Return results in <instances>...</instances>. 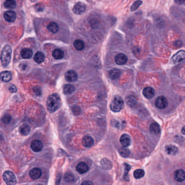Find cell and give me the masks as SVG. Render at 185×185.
Masks as SVG:
<instances>
[{
    "mask_svg": "<svg viewBox=\"0 0 185 185\" xmlns=\"http://www.w3.org/2000/svg\"><path fill=\"white\" fill-rule=\"evenodd\" d=\"M61 101L59 94H50L47 100V110L50 113H53L58 110L61 107Z\"/></svg>",
    "mask_w": 185,
    "mask_h": 185,
    "instance_id": "obj_1",
    "label": "cell"
},
{
    "mask_svg": "<svg viewBox=\"0 0 185 185\" xmlns=\"http://www.w3.org/2000/svg\"><path fill=\"white\" fill-rule=\"evenodd\" d=\"M12 48L10 45H6L3 47L1 52V60L3 67H7L10 64L12 57Z\"/></svg>",
    "mask_w": 185,
    "mask_h": 185,
    "instance_id": "obj_2",
    "label": "cell"
},
{
    "mask_svg": "<svg viewBox=\"0 0 185 185\" xmlns=\"http://www.w3.org/2000/svg\"><path fill=\"white\" fill-rule=\"evenodd\" d=\"M123 106L124 101L123 100L122 98L121 97L119 96H116L114 97L111 103L110 108L113 112L117 113L122 109Z\"/></svg>",
    "mask_w": 185,
    "mask_h": 185,
    "instance_id": "obj_3",
    "label": "cell"
},
{
    "mask_svg": "<svg viewBox=\"0 0 185 185\" xmlns=\"http://www.w3.org/2000/svg\"><path fill=\"white\" fill-rule=\"evenodd\" d=\"M3 178L7 185H15L16 184L15 176L11 171L7 170L4 173Z\"/></svg>",
    "mask_w": 185,
    "mask_h": 185,
    "instance_id": "obj_4",
    "label": "cell"
},
{
    "mask_svg": "<svg viewBox=\"0 0 185 185\" xmlns=\"http://www.w3.org/2000/svg\"><path fill=\"white\" fill-rule=\"evenodd\" d=\"M168 105V102L166 98L163 96H161L156 98L155 100V105L156 107L160 109H165Z\"/></svg>",
    "mask_w": 185,
    "mask_h": 185,
    "instance_id": "obj_5",
    "label": "cell"
},
{
    "mask_svg": "<svg viewBox=\"0 0 185 185\" xmlns=\"http://www.w3.org/2000/svg\"><path fill=\"white\" fill-rule=\"evenodd\" d=\"M86 6L82 2L76 3L73 9V12L76 15H81L84 13L86 10Z\"/></svg>",
    "mask_w": 185,
    "mask_h": 185,
    "instance_id": "obj_6",
    "label": "cell"
},
{
    "mask_svg": "<svg viewBox=\"0 0 185 185\" xmlns=\"http://www.w3.org/2000/svg\"><path fill=\"white\" fill-rule=\"evenodd\" d=\"M185 59V51L181 50L173 56L171 61L173 64L179 63Z\"/></svg>",
    "mask_w": 185,
    "mask_h": 185,
    "instance_id": "obj_7",
    "label": "cell"
},
{
    "mask_svg": "<svg viewBox=\"0 0 185 185\" xmlns=\"http://www.w3.org/2000/svg\"><path fill=\"white\" fill-rule=\"evenodd\" d=\"M121 144L124 147H128L132 144V139L129 135L127 134H123L119 139Z\"/></svg>",
    "mask_w": 185,
    "mask_h": 185,
    "instance_id": "obj_8",
    "label": "cell"
},
{
    "mask_svg": "<svg viewBox=\"0 0 185 185\" xmlns=\"http://www.w3.org/2000/svg\"><path fill=\"white\" fill-rule=\"evenodd\" d=\"M174 178L176 181L183 182L185 180V171L182 170H178L174 173Z\"/></svg>",
    "mask_w": 185,
    "mask_h": 185,
    "instance_id": "obj_9",
    "label": "cell"
},
{
    "mask_svg": "<svg viewBox=\"0 0 185 185\" xmlns=\"http://www.w3.org/2000/svg\"><path fill=\"white\" fill-rule=\"evenodd\" d=\"M65 79L68 82H75L78 79V75L77 73L73 70H69L65 73Z\"/></svg>",
    "mask_w": 185,
    "mask_h": 185,
    "instance_id": "obj_10",
    "label": "cell"
},
{
    "mask_svg": "<svg viewBox=\"0 0 185 185\" xmlns=\"http://www.w3.org/2000/svg\"><path fill=\"white\" fill-rule=\"evenodd\" d=\"M128 58L124 54L119 53L117 54L115 58V61L117 64L119 65H124L127 62Z\"/></svg>",
    "mask_w": 185,
    "mask_h": 185,
    "instance_id": "obj_11",
    "label": "cell"
},
{
    "mask_svg": "<svg viewBox=\"0 0 185 185\" xmlns=\"http://www.w3.org/2000/svg\"><path fill=\"white\" fill-rule=\"evenodd\" d=\"M16 18V15L15 12L13 10L7 11L4 14V18L8 22H14Z\"/></svg>",
    "mask_w": 185,
    "mask_h": 185,
    "instance_id": "obj_12",
    "label": "cell"
},
{
    "mask_svg": "<svg viewBox=\"0 0 185 185\" xmlns=\"http://www.w3.org/2000/svg\"><path fill=\"white\" fill-rule=\"evenodd\" d=\"M83 145L86 148H90L94 144V140L90 136H85L82 140Z\"/></svg>",
    "mask_w": 185,
    "mask_h": 185,
    "instance_id": "obj_13",
    "label": "cell"
},
{
    "mask_svg": "<svg viewBox=\"0 0 185 185\" xmlns=\"http://www.w3.org/2000/svg\"><path fill=\"white\" fill-rule=\"evenodd\" d=\"M42 175L41 170L38 168H34L29 172V176L31 178L34 180L39 179Z\"/></svg>",
    "mask_w": 185,
    "mask_h": 185,
    "instance_id": "obj_14",
    "label": "cell"
},
{
    "mask_svg": "<svg viewBox=\"0 0 185 185\" xmlns=\"http://www.w3.org/2000/svg\"><path fill=\"white\" fill-rule=\"evenodd\" d=\"M31 149L35 152H39L42 149L43 144L41 141L39 140H35L31 142Z\"/></svg>",
    "mask_w": 185,
    "mask_h": 185,
    "instance_id": "obj_15",
    "label": "cell"
},
{
    "mask_svg": "<svg viewBox=\"0 0 185 185\" xmlns=\"http://www.w3.org/2000/svg\"><path fill=\"white\" fill-rule=\"evenodd\" d=\"M20 54L23 59H30L33 56V51L30 48H24L21 50Z\"/></svg>",
    "mask_w": 185,
    "mask_h": 185,
    "instance_id": "obj_16",
    "label": "cell"
},
{
    "mask_svg": "<svg viewBox=\"0 0 185 185\" xmlns=\"http://www.w3.org/2000/svg\"><path fill=\"white\" fill-rule=\"evenodd\" d=\"M155 94V93L154 88L151 87H147V88H144L143 91V94L144 95L145 97L147 98L148 99H150L153 97Z\"/></svg>",
    "mask_w": 185,
    "mask_h": 185,
    "instance_id": "obj_17",
    "label": "cell"
},
{
    "mask_svg": "<svg viewBox=\"0 0 185 185\" xmlns=\"http://www.w3.org/2000/svg\"><path fill=\"white\" fill-rule=\"evenodd\" d=\"M1 78L4 82H9L12 78V73L10 71H5L1 73Z\"/></svg>",
    "mask_w": 185,
    "mask_h": 185,
    "instance_id": "obj_18",
    "label": "cell"
},
{
    "mask_svg": "<svg viewBox=\"0 0 185 185\" xmlns=\"http://www.w3.org/2000/svg\"><path fill=\"white\" fill-rule=\"evenodd\" d=\"M76 170L79 173L84 174L88 172V167L86 163L82 162L78 163V165L77 166Z\"/></svg>",
    "mask_w": 185,
    "mask_h": 185,
    "instance_id": "obj_19",
    "label": "cell"
},
{
    "mask_svg": "<svg viewBox=\"0 0 185 185\" xmlns=\"http://www.w3.org/2000/svg\"><path fill=\"white\" fill-rule=\"evenodd\" d=\"M160 126L157 123L154 122L151 123L149 127V131L152 134L157 135L160 132Z\"/></svg>",
    "mask_w": 185,
    "mask_h": 185,
    "instance_id": "obj_20",
    "label": "cell"
},
{
    "mask_svg": "<svg viewBox=\"0 0 185 185\" xmlns=\"http://www.w3.org/2000/svg\"><path fill=\"white\" fill-rule=\"evenodd\" d=\"M31 132L30 126L27 124H23L19 128L20 133L23 136H27L29 135Z\"/></svg>",
    "mask_w": 185,
    "mask_h": 185,
    "instance_id": "obj_21",
    "label": "cell"
},
{
    "mask_svg": "<svg viewBox=\"0 0 185 185\" xmlns=\"http://www.w3.org/2000/svg\"><path fill=\"white\" fill-rule=\"evenodd\" d=\"M121 75V71L118 69H113L109 72V77L113 80H116L119 78Z\"/></svg>",
    "mask_w": 185,
    "mask_h": 185,
    "instance_id": "obj_22",
    "label": "cell"
},
{
    "mask_svg": "<svg viewBox=\"0 0 185 185\" xmlns=\"http://www.w3.org/2000/svg\"><path fill=\"white\" fill-rule=\"evenodd\" d=\"M165 149L167 153L169 155H175L178 151V148L174 145H167L166 146Z\"/></svg>",
    "mask_w": 185,
    "mask_h": 185,
    "instance_id": "obj_23",
    "label": "cell"
},
{
    "mask_svg": "<svg viewBox=\"0 0 185 185\" xmlns=\"http://www.w3.org/2000/svg\"><path fill=\"white\" fill-rule=\"evenodd\" d=\"M75 86L72 84H65L63 88V91H64V94H70L73 93L75 91Z\"/></svg>",
    "mask_w": 185,
    "mask_h": 185,
    "instance_id": "obj_24",
    "label": "cell"
},
{
    "mask_svg": "<svg viewBox=\"0 0 185 185\" xmlns=\"http://www.w3.org/2000/svg\"><path fill=\"white\" fill-rule=\"evenodd\" d=\"M101 165L104 169L106 170H109L111 169L113 167V164L110 160L107 159L106 158L102 159L101 161Z\"/></svg>",
    "mask_w": 185,
    "mask_h": 185,
    "instance_id": "obj_25",
    "label": "cell"
},
{
    "mask_svg": "<svg viewBox=\"0 0 185 185\" xmlns=\"http://www.w3.org/2000/svg\"><path fill=\"white\" fill-rule=\"evenodd\" d=\"M34 60L38 64L42 63L45 60V56L44 53H42L41 52L38 51L35 54Z\"/></svg>",
    "mask_w": 185,
    "mask_h": 185,
    "instance_id": "obj_26",
    "label": "cell"
},
{
    "mask_svg": "<svg viewBox=\"0 0 185 185\" xmlns=\"http://www.w3.org/2000/svg\"><path fill=\"white\" fill-rule=\"evenodd\" d=\"M52 56L56 59H61L64 56V53L63 50L60 49H56L52 52Z\"/></svg>",
    "mask_w": 185,
    "mask_h": 185,
    "instance_id": "obj_27",
    "label": "cell"
},
{
    "mask_svg": "<svg viewBox=\"0 0 185 185\" xmlns=\"http://www.w3.org/2000/svg\"><path fill=\"white\" fill-rule=\"evenodd\" d=\"M47 29L52 33H56L59 31V26L55 22H50L47 26Z\"/></svg>",
    "mask_w": 185,
    "mask_h": 185,
    "instance_id": "obj_28",
    "label": "cell"
},
{
    "mask_svg": "<svg viewBox=\"0 0 185 185\" xmlns=\"http://www.w3.org/2000/svg\"><path fill=\"white\" fill-rule=\"evenodd\" d=\"M74 46L75 49L78 50H82L85 47V44L81 40H77L74 42Z\"/></svg>",
    "mask_w": 185,
    "mask_h": 185,
    "instance_id": "obj_29",
    "label": "cell"
},
{
    "mask_svg": "<svg viewBox=\"0 0 185 185\" xmlns=\"http://www.w3.org/2000/svg\"><path fill=\"white\" fill-rule=\"evenodd\" d=\"M4 6L7 9H14L16 6V3L13 0H7L4 3Z\"/></svg>",
    "mask_w": 185,
    "mask_h": 185,
    "instance_id": "obj_30",
    "label": "cell"
},
{
    "mask_svg": "<svg viewBox=\"0 0 185 185\" xmlns=\"http://www.w3.org/2000/svg\"><path fill=\"white\" fill-rule=\"evenodd\" d=\"M126 102L130 107H134L136 103V98L132 95L128 96L126 98Z\"/></svg>",
    "mask_w": 185,
    "mask_h": 185,
    "instance_id": "obj_31",
    "label": "cell"
},
{
    "mask_svg": "<svg viewBox=\"0 0 185 185\" xmlns=\"http://www.w3.org/2000/svg\"><path fill=\"white\" fill-rule=\"evenodd\" d=\"M145 173L143 170L141 169H138L135 170L134 172V176L135 179H140L144 176Z\"/></svg>",
    "mask_w": 185,
    "mask_h": 185,
    "instance_id": "obj_32",
    "label": "cell"
},
{
    "mask_svg": "<svg viewBox=\"0 0 185 185\" xmlns=\"http://www.w3.org/2000/svg\"><path fill=\"white\" fill-rule=\"evenodd\" d=\"M124 178L126 180V181H129V178L128 173L129 170H131V166L128 164V163H124Z\"/></svg>",
    "mask_w": 185,
    "mask_h": 185,
    "instance_id": "obj_33",
    "label": "cell"
},
{
    "mask_svg": "<svg viewBox=\"0 0 185 185\" xmlns=\"http://www.w3.org/2000/svg\"><path fill=\"white\" fill-rule=\"evenodd\" d=\"M130 151L126 148L122 147L119 148V153L123 157H127L130 155Z\"/></svg>",
    "mask_w": 185,
    "mask_h": 185,
    "instance_id": "obj_34",
    "label": "cell"
},
{
    "mask_svg": "<svg viewBox=\"0 0 185 185\" xmlns=\"http://www.w3.org/2000/svg\"><path fill=\"white\" fill-rule=\"evenodd\" d=\"M12 120V117L10 115H6L2 118V121L4 124H8Z\"/></svg>",
    "mask_w": 185,
    "mask_h": 185,
    "instance_id": "obj_35",
    "label": "cell"
},
{
    "mask_svg": "<svg viewBox=\"0 0 185 185\" xmlns=\"http://www.w3.org/2000/svg\"><path fill=\"white\" fill-rule=\"evenodd\" d=\"M142 2L141 1H136L135 3L132 4V7H131V10L132 11H135V10H137L139 7L141 5Z\"/></svg>",
    "mask_w": 185,
    "mask_h": 185,
    "instance_id": "obj_36",
    "label": "cell"
},
{
    "mask_svg": "<svg viewBox=\"0 0 185 185\" xmlns=\"http://www.w3.org/2000/svg\"><path fill=\"white\" fill-rule=\"evenodd\" d=\"M9 90L12 92H16V91H17V88H16L15 86L12 85V84H11V85H10L9 86Z\"/></svg>",
    "mask_w": 185,
    "mask_h": 185,
    "instance_id": "obj_37",
    "label": "cell"
},
{
    "mask_svg": "<svg viewBox=\"0 0 185 185\" xmlns=\"http://www.w3.org/2000/svg\"><path fill=\"white\" fill-rule=\"evenodd\" d=\"M81 185H93L92 183L89 181H85L82 183Z\"/></svg>",
    "mask_w": 185,
    "mask_h": 185,
    "instance_id": "obj_38",
    "label": "cell"
},
{
    "mask_svg": "<svg viewBox=\"0 0 185 185\" xmlns=\"http://www.w3.org/2000/svg\"><path fill=\"white\" fill-rule=\"evenodd\" d=\"M181 132H182V133L184 134V135H185V127H184L182 129V130H181Z\"/></svg>",
    "mask_w": 185,
    "mask_h": 185,
    "instance_id": "obj_39",
    "label": "cell"
},
{
    "mask_svg": "<svg viewBox=\"0 0 185 185\" xmlns=\"http://www.w3.org/2000/svg\"></svg>",
    "mask_w": 185,
    "mask_h": 185,
    "instance_id": "obj_40",
    "label": "cell"
}]
</instances>
